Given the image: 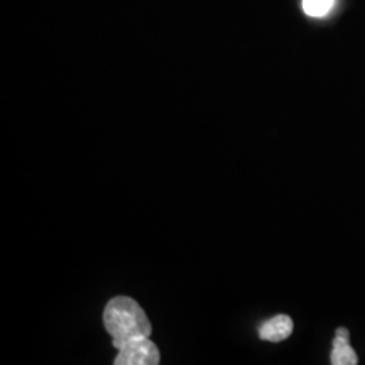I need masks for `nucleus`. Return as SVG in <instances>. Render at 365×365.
<instances>
[{"mask_svg":"<svg viewBox=\"0 0 365 365\" xmlns=\"http://www.w3.org/2000/svg\"><path fill=\"white\" fill-rule=\"evenodd\" d=\"M115 365H157L160 364V352L156 344L149 337L131 339L118 349L114 360Z\"/></svg>","mask_w":365,"mask_h":365,"instance_id":"f03ea898","label":"nucleus"},{"mask_svg":"<svg viewBox=\"0 0 365 365\" xmlns=\"http://www.w3.org/2000/svg\"><path fill=\"white\" fill-rule=\"evenodd\" d=\"M330 361L333 365L357 364V356L349 342V331L345 327H339L336 331Z\"/></svg>","mask_w":365,"mask_h":365,"instance_id":"20e7f679","label":"nucleus"},{"mask_svg":"<svg viewBox=\"0 0 365 365\" xmlns=\"http://www.w3.org/2000/svg\"><path fill=\"white\" fill-rule=\"evenodd\" d=\"M292 330H294L292 319L288 315L280 314L261 325L259 329V336L264 341L279 342L288 339L292 334Z\"/></svg>","mask_w":365,"mask_h":365,"instance_id":"7ed1b4c3","label":"nucleus"},{"mask_svg":"<svg viewBox=\"0 0 365 365\" xmlns=\"http://www.w3.org/2000/svg\"><path fill=\"white\" fill-rule=\"evenodd\" d=\"M334 0H303V10L310 16H324L333 7Z\"/></svg>","mask_w":365,"mask_h":365,"instance_id":"39448f33","label":"nucleus"},{"mask_svg":"<svg viewBox=\"0 0 365 365\" xmlns=\"http://www.w3.org/2000/svg\"><path fill=\"white\" fill-rule=\"evenodd\" d=\"M106 330L119 349L131 339L150 337L152 325L143 307L129 297H115L106 306L103 313Z\"/></svg>","mask_w":365,"mask_h":365,"instance_id":"f257e3e1","label":"nucleus"}]
</instances>
